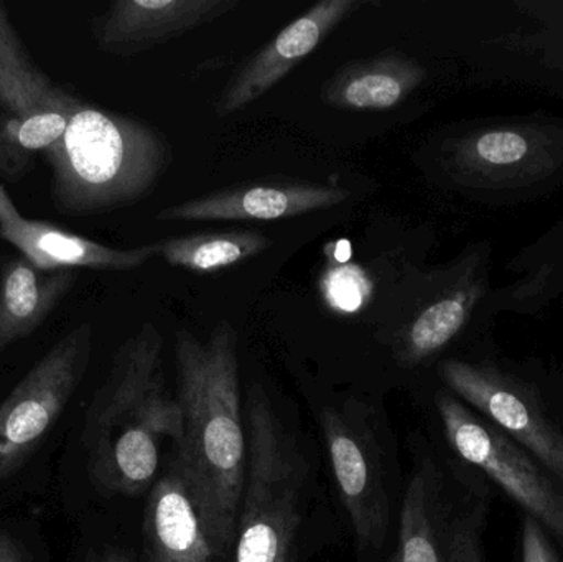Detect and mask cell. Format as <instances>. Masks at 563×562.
<instances>
[{
    "label": "cell",
    "instance_id": "obj_19",
    "mask_svg": "<svg viewBox=\"0 0 563 562\" xmlns=\"http://www.w3.org/2000/svg\"><path fill=\"white\" fill-rule=\"evenodd\" d=\"M271 246V240L256 231L198 233L158 241V256L170 266L195 273H217L260 256Z\"/></svg>",
    "mask_w": 563,
    "mask_h": 562
},
{
    "label": "cell",
    "instance_id": "obj_10",
    "mask_svg": "<svg viewBox=\"0 0 563 562\" xmlns=\"http://www.w3.org/2000/svg\"><path fill=\"white\" fill-rule=\"evenodd\" d=\"M81 102L33 62L0 2V114L19 122L25 151L35 158L46 154Z\"/></svg>",
    "mask_w": 563,
    "mask_h": 562
},
{
    "label": "cell",
    "instance_id": "obj_24",
    "mask_svg": "<svg viewBox=\"0 0 563 562\" xmlns=\"http://www.w3.org/2000/svg\"><path fill=\"white\" fill-rule=\"evenodd\" d=\"M92 562H131V560H129V558L122 553H108L96 558V560Z\"/></svg>",
    "mask_w": 563,
    "mask_h": 562
},
{
    "label": "cell",
    "instance_id": "obj_15",
    "mask_svg": "<svg viewBox=\"0 0 563 562\" xmlns=\"http://www.w3.org/2000/svg\"><path fill=\"white\" fill-rule=\"evenodd\" d=\"M350 191L317 184H257L184 201L158 213L162 221H273L343 203Z\"/></svg>",
    "mask_w": 563,
    "mask_h": 562
},
{
    "label": "cell",
    "instance_id": "obj_11",
    "mask_svg": "<svg viewBox=\"0 0 563 562\" xmlns=\"http://www.w3.org/2000/svg\"><path fill=\"white\" fill-rule=\"evenodd\" d=\"M442 378L463 401L528 449L563 482V434L522 386L495 370L456 360L442 366Z\"/></svg>",
    "mask_w": 563,
    "mask_h": 562
},
{
    "label": "cell",
    "instance_id": "obj_9",
    "mask_svg": "<svg viewBox=\"0 0 563 562\" xmlns=\"http://www.w3.org/2000/svg\"><path fill=\"white\" fill-rule=\"evenodd\" d=\"M479 533L482 514L455 510L435 465L426 462L407 485L397 547L387 562H485Z\"/></svg>",
    "mask_w": 563,
    "mask_h": 562
},
{
    "label": "cell",
    "instance_id": "obj_17",
    "mask_svg": "<svg viewBox=\"0 0 563 562\" xmlns=\"http://www.w3.org/2000/svg\"><path fill=\"white\" fill-rule=\"evenodd\" d=\"M76 283L75 269H40L10 257L0 271V350L32 335Z\"/></svg>",
    "mask_w": 563,
    "mask_h": 562
},
{
    "label": "cell",
    "instance_id": "obj_22",
    "mask_svg": "<svg viewBox=\"0 0 563 562\" xmlns=\"http://www.w3.org/2000/svg\"><path fill=\"white\" fill-rule=\"evenodd\" d=\"M522 562H561L545 537L544 528L528 517L522 525Z\"/></svg>",
    "mask_w": 563,
    "mask_h": 562
},
{
    "label": "cell",
    "instance_id": "obj_12",
    "mask_svg": "<svg viewBox=\"0 0 563 562\" xmlns=\"http://www.w3.org/2000/svg\"><path fill=\"white\" fill-rule=\"evenodd\" d=\"M363 5L366 2L357 0H323L314 3L300 19L288 23L234 76L218 101V114H233L266 95L311 55L346 16Z\"/></svg>",
    "mask_w": 563,
    "mask_h": 562
},
{
    "label": "cell",
    "instance_id": "obj_21",
    "mask_svg": "<svg viewBox=\"0 0 563 562\" xmlns=\"http://www.w3.org/2000/svg\"><path fill=\"white\" fill-rule=\"evenodd\" d=\"M324 299L340 313L357 312L371 293V283L361 267L353 264L331 266L323 276Z\"/></svg>",
    "mask_w": 563,
    "mask_h": 562
},
{
    "label": "cell",
    "instance_id": "obj_7",
    "mask_svg": "<svg viewBox=\"0 0 563 562\" xmlns=\"http://www.w3.org/2000/svg\"><path fill=\"white\" fill-rule=\"evenodd\" d=\"M435 403L453 451L493 478L563 547V497L548 475L505 432L473 415L459 399L442 393Z\"/></svg>",
    "mask_w": 563,
    "mask_h": 562
},
{
    "label": "cell",
    "instance_id": "obj_6",
    "mask_svg": "<svg viewBox=\"0 0 563 562\" xmlns=\"http://www.w3.org/2000/svg\"><path fill=\"white\" fill-rule=\"evenodd\" d=\"M320 419L331 471L357 550L363 554L379 553L390 525L379 441L357 406H331L323 409Z\"/></svg>",
    "mask_w": 563,
    "mask_h": 562
},
{
    "label": "cell",
    "instance_id": "obj_20",
    "mask_svg": "<svg viewBox=\"0 0 563 562\" xmlns=\"http://www.w3.org/2000/svg\"><path fill=\"white\" fill-rule=\"evenodd\" d=\"M476 297V290H459L427 307L407 332L402 362L417 365L449 345L465 327Z\"/></svg>",
    "mask_w": 563,
    "mask_h": 562
},
{
    "label": "cell",
    "instance_id": "obj_23",
    "mask_svg": "<svg viewBox=\"0 0 563 562\" xmlns=\"http://www.w3.org/2000/svg\"><path fill=\"white\" fill-rule=\"evenodd\" d=\"M0 562H26L19 544L7 533H0Z\"/></svg>",
    "mask_w": 563,
    "mask_h": 562
},
{
    "label": "cell",
    "instance_id": "obj_16",
    "mask_svg": "<svg viewBox=\"0 0 563 562\" xmlns=\"http://www.w3.org/2000/svg\"><path fill=\"white\" fill-rule=\"evenodd\" d=\"M142 562H221L203 517L174 465L148 491Z\"/></svg>",
    "mask_w": 563,
    "mask_h": 562
},
{
    "label": "cell",
    "instance_id": "obj_13",
    "mask_svg": "<svg viewBox=\"0 0 563 562\" xmlns=\"http://www.w3.org/2000/svg\"><path fill=\"white\" fill-rule=\"evenodd\" d=\"M238 0H119L95 20L96 43L109 55L132 56L227 15Z\"/></svg>",
    "mask_w": 563,
    "mask_h": 562
},
{
    "label": "cell",
    "instance_id": "obj_8",
    "mask_svg": "<svg viewBox=\"0 0 563 562\" xmlns=\"http://www.w3.org/2000/svg\"><path fill=\"white\" fill-rule=\"evenodd\" d=\"M446 164L450 174L470 187H528L562 167L563 131L539 124L483 129L453 142Z\"/></svg>",
    "mask_w": 563,
    "mask_h": 562
},
{
    "label": "cell",
    "instance_id": "obj_1",
    "mask_svg": "<svg viewBox=\"0 0 563 562\" xmlns=\"http://www.w3.org/2000/svg\"><path fill=\"white\" fill-rule=\"evenodd\" d=\"M175 363L181 432L172 465L184 478L224 562L236 540L250 458L236 330L230 322L218 323L207 342L181 330Z\"/></svg>",
    "mask_w": 563,
    "mask_h": 562
},
{
    "label": "cell",
    "instance_id": "obj_14",
    "mask_svg": "<svg viewBox=\"0 0 563 562\" xmlns=\"http://www.w3.org/2000/svg\"><path fill=\"white\" fill-rule=\"evenodd\" d=\"M0 238L15 246L40 269L132 271L158 256L157 243L147 246H106L81 234L69 233L46 221L29 220L20 213L0 181Z\"/></svg>",
    "mask_w": 563,
    "mask_h": 562
},
{
    "label": "cell",
    "instance_id": "obj_18",
    "mask_svg": "<svg viewBox=\"0 0 563 562\" xmlns=\"http://www.w3.org/2000/svg\"><path fill=\"white\" fill-rule=\"evenodd\" d=\"M422 81L419 63L389 53L338 73L327 86L324 98L334 108L386 111L399 106Z\"/></svg>",
    "mask_w": 563,
    "mask_h": 562
},
{
    "label": "cell",
    "instance_id": "obj_3",
    "mask_svg": "<svg viewBox=\"0 0 563 562\" xmlns=\"http://www.w3.org/2000/svg\"><path fill=\"white\" fill-rule=\"evenodd\" d=\"M45 157L56 210L86 217L142 200L172 155L164 135L145 122L81 102Z\"/></svg>",
    "mask_w": 563,
    "mask_h": 562
},
{
    "label": "cell",
    "instance_id": "obj_5",
    "mask_svg": "<svg viewBox=\"0 0 563 562\" xmlns=\"http://www.w3.org/2000/svg\"><path fill=\"white\" fill-rule=\"evenodd\" d=\"M95 330L81 326L59 339L0 405V481L42 442L85 378Z\"/></svg>",
    "mask_w": 563,
    "mask_h": 562
},
{
    "label": "cell",
    "instance_id": "obj_2",
    "mask_svg": "<svg viewBox=\"0 0 563 562\" xmlns=\"http://www.w3.org/2000/svg\"><path fill=\"white\" fill-rule=\"evenodd\" d=\"M181 412L164 372V337L145 322L115 352L82 428L89 475L109 495L135 497L154 487L162 445L177 444Z\"/></svg>",
    "mask_w": 563,
    "mask_h": 562
},
{
    "label": "cell",
    "instance_id": "obj_4",
    "mask_svg": "<svg viewBox=\"0 0 563 562\" xmlns=\"http://www.w3.org/2000/svg\"><path fill=\"white\" fill-rule=\"evenodd\" d=\"M247 475L233 562H294L307 464L260 385L247 392Z\"/></svg>",
    "mask_w": 563,
    "mask_h": 562
}]
</instances>
